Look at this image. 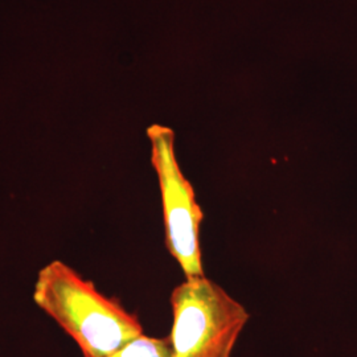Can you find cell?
<instances>
[{"label": "cell", "mask_w": 357, "mask_h": 357, "mask_svg": "<svg viewBox=\"0 0 357 357\" xmlns=\"http://www.w3.org/2000/svg\"><path fill=\"white\" fill-rule=\"evenodd\" d=\"M153 166L162 195L166 245L185 278L205 275L200 248V227L204 212L196 200L190 180L176 160L174 132L169 128H149Z\"/></svg>", "instance_id": "3957f363"}, {"label": "cell", "mask_w": 357, "mask_h": 357, "mask_svg": "<svg viewBox=\"0 0 357 357\" xmlns=\"http://www.w3.org/2000/svg\"><path fill=\"white\" fill-rule=\"evenodd\" d=\"M32 298L76 342L84 357L110 356L143 335L135 314L63 261H52L38 271Z\"/></svg>", "instance_id": "6da1fadb"}, {"label": "cell", "mask_w": 357, "mask_h": 357, "mask_svg": "<svg viewBox=\"0 0 357 357\" xmlns=\"http://www.w3.org/2000/svg\"><path fill=\"white\" fill-rule=\"evenodd\" d=\"M169 303L172 357H231L250 319L243 305L205 275L185 278Z\"/></svg>", "instance_id": "7a4b0ae2"}, {"label": "cell", "mask_w": 357, "mask_h": 357, "mask_svg": "<svg viewBox=\"0 0 357 357\" xmlns=\"http://www.w3.org/2000/svg\"><path fill=\"white\" fill-rule=\"evenodd\" d=\"M107 357H172L168 339L146 336L134 339Z\"/></svg>", "instance_id": "277c9868"}]
</instances>
